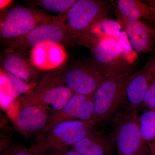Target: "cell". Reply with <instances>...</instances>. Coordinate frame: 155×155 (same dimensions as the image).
Wrapping results in <instances>:
<instances>
[{"label": "cell", "mask_w": 155, "mask_h": 155, "mask_svg": "<svg viewBox=\"0 0 155 155\" xmlns=\"http://www.w3.org/2000/svg\"><path fill=\"white\" fill-rule=\"evenodd\" d=\"M92 40L90 34H81L74 32L61 22L60 19L43 23L23 36L9 40L6 51L22 52L49 45H80L88 47Z\"/></svg>", "instance_id": "1"}, {"label": "cell", "mask_w": 155, "mask_h": 155, "mask_svg": "<svg viewBox=\"0 0 155 155\" xmlns=\"http://www.w3.org/2000/svg\"><path fill=\"white\" fill-rule=\"evenodd\" d=\"M96 122L68 121L59 122L35 136L31 146L34 155H59L95 130Z\"/></svg>", "instance_id": "2"}, {"label": "cell", "mask_w": 155, "mask_h": 155, "mask_svg": "<svg viewBox=\"0 0 155 155\" xmlns=\"http://www.w3.org/2000/svg\"><path fill=\"white\" fill-rule=\"evenodd\" d=\"M90 50L91 63L106 78L133 72L125 50L114 37L100 38Z\"/></svg>", "instance_id": "3"}, {"label": "cell", "mask_w": 155, "mask_h": 155, "mask_svg": "<svg viewBox=\"0 0 155 155\" xmlns=\"http://www.w3.org/2000/svg\"><path fill=\"white\" fill-rule=\"evenodd\" d=\"M132 72L107 78L93 95L94 120L96 123L107 121L126 102L127 81Z\"/></svg>", "instance_id": "4"}, {"label": "cell", "mask_w": 155, "mask_h": 155, "mask_svg": "<svg viewBox=\"0 0 155 155\" xmlns=\"http://www.w3.org/2000/svg\"><path fill=\"white\" fill-rule=\"evenodd\" d=\"M108 13L109 8L105 2L76 0L67 13L59 17L61 22L72 31L87 34L107 19Z\"/></svg>", "instance_id": "5"}, {"label": "cell", "mask_w": 155, "mask_h": 155, "mask_svg": "<svg viewBox=\"0 0 155 155\" xmlns=\"http://www.w3.org/2000/svg\"><path fill=\"white\" fill-rule=\"evenodd\" d=\"M139 119L137 110L128 109L117 119L113 137L119 155H151L140 133Z\"/></svg>", "instance_id": "6"}, {"label": "cell", "mask_w": 155, "mask_h": 155, "mask_svg": "<svg viewBox=\"0 0 155 155\" xmlns=\"http://www.w3.org/2000/svg\"><path fill=\"white\" fill-rule=\"evenodd\" d=\"M59 19L33 8L17 6L9 10L1 22V38L9 40L20 37L38 25Z\"/></svg>", "instance_id": "7"}, {"label": "cell", "mask_w": 155, "mask_h": 155, "mask_svg": "<svg viewBox=\"0 0 155 155\" xmlns=\"http://www.w3.org/2000/svg\"><path fill=\"white\" fill-rule=\"evenodd\" d=\"M54 79L57 86L64 85L74 93L90 95L107 78L91 62L75 64L62 74L54 73Z\"/></svg>", "instance_id": "8"}, {"label": "cell", "mask_w": 155, "mask_h": 155, "mask_svg": "<svg viewBox=\"0 0 155 155\" xmlns=\"http://www.w3.org/2000/svg\"><path fill=\"white\" fill-rule=\"evenodd\" d=\"M93 95L74 93L61 110L51 111L47 124L41 132L49 130L56 124L64 121L94 120Z\"/></svg>", "instance_id": "9"}, {"label": "cell", "mask_w": 155, "mask_h": 155, "mask_svg": "<svg viewBox=\"0 0 155 155\" xmlns=\"http://www.w3.org/2000/svg\"><path fill=\"white\" fill-rule=\"evenodd\" d=\"M51 109L47 106L32 105L17 110L13 118L16 129L29 138L41 132L47 124Z\"/></svg>", "instance_id": "10"}, {"label": "cell", "mask_w": 155, "mask_h": 155, "mask_svg": "<svg viewBox=\"0 0 155 155\" xmlns=\"http://www.w3.org/2000/svg\"><path fill=\"white\" fill-rule=\"evenodd\" d=\"M74 94L72 91L64 85L40 91L31 90L19 100L17 110L27 106L40 104L51 106V111H59L66 105Z\"/></svg>", "instance_id": "11"}, {"label": "cell", "mask_w": 155, "mask_h": 155, "mask_svg": "<svg viewBox=\"0 0 155 155\" xmlns=\"http://www.w3.org/2000/svg\"><path fill=\"white\" fill-rule=\"evenodd\" d=\"M155 75V56L148 60L144 67L133 73L127 81L126 88L127 109L137 110L141 105L152 80Z\"/></svg>", "instance_id": "12"}, {"label": "cell", "mask_w": 155, "mask_h": 155, "mask_svg": "<svg viewBox=\"0 0 155 155\" xmlns=\"http://www.w3.org/2000/svg\"><path fill=\"white\" fill-rule=\"evenodd\" d=\"M116 12L117 22L124 28L133 49L139 54L151 51L154 45L155 29L143 21L125 19Z\"/></svg>", "instance_id": "13"}, {"label": "cell", "mask_w": 155, "mask_h": 155, "mask_svg": "<svg viewBox=\"0 0 155 155\" xmlns=\"http://www.w3.org/2000/svg\"><path fill=\"white\" fill-rule=\"evenodd\" d=\"M2 70L27 83H35L39 72L22 52L5 51L2 61Z\"/></svg>", "instance_id": "14"}, {"label": "cell", "mask_w": 155, "mask_h": 155, "mask_svg": "<svg viewBox=\"0 0 155 155\" xmlns=\"http://www.w3.org/2000/svg\"><path fill=\"white\" fill-rule=\"evenodd\" d=\"M112 147L111 141L102 131L95 130L69 150L81 155H107Z\"/></svg>", "instance_id": "15"}, {"label": "cell", "mask_w": 155, "mask_h": 155, "mask_svg": "<svg viewBox=\"0 0 155 155\" xmlns=\"http://www.w3.org/2000/svg\"><path fill=\"white\" fill-rule=\"evenodd\" d=\"M117 11L125 19L141 21L144 19L155 23V10L147 4L138 0H118Z\"/></svg>", "instance_id": "16"}, {"label": "cell", "mask_w": 155, "mask_h": 155, "mask_svg": "<svg viewBox=\"0 0 155 155\" xmlns=\"http://www.w3.org/2000/svg\"><path fill=\"white\" fill-rule=\"evenodd\" d=\"M35 84L26 83L10 73L1 70V93L11 100L27 93L35 87Z\"/></svg>", "instance_id": "17"}, {"label": "cell", "mask_w": 155, "mask_h": 155, "mask_svg": "<svg viewBox=\"0 0 155 155\" xmlns=\"http://www.w3.org/2000/svg\"><path fill=\"white\" fill-rule=\"evenodd\" d=\"M139 126L142 137L147 144L155 142V109L144 111L139 116Z\"/></svg>", "instance_id": "18"}, {"label": "cell", "mask_w": 155, "mask_h": 155, "mask_svg": "<svg viewBox=\"0 0 155 155\" xmlns=\"http://www.w3.org/2000/svg\"><path fill=\"white\" fill-rule=\"evenodd\" d=\"M76 0H40L33 2L41 8L51 12L62 14L67 11L76 2Z\"/></svg>", "instance_id": "19"}, {"label": "cell", "mask_w": 155, "mask_h": 155, "mask_svg": "<svg viewBox=\"0 0 155 155\" xmlns=\"http://www.w3.org/2000/svg\"><path fill=\"white\" fill-rule=\"evenodd\" d=\"M0 155H34L31 149L21 145L10 143L1 145Z\"/></svg>", "instance_id": "20"}, {"label": "cell", "mask_w": 155, "mask_h": 155, "mask_svg": "<svg viewBox=\"0 0 155 155\" xmlns=\"http://www.w3.org/2000/svg\"><path fill=\"white\" fill-rule=\"evenodd\" d=\"M141 105L147 110L155 109V75L148 88Z\"/></svg>", "instance_id": "21"}, {"label": "cell", "mask_w": 155, "mask_h": 155, "mask_svg": "<svg viewBox=\"0 0 155 155\" xmlns=\"http://www.w3.org/2000/svg\"><path fill=\"white\" fill-rule=\"evenodd\" d=\"M59 155H81L78 153L75 152L71 150H68L66 151L65 152L62 153L61 154Z\"/></svg>", "instance_id": "22"}, {"label": "cell", "mask_w": 155, "mask_h": 155, "mask_svg": "<svg viewBox=\"0 0 155 155\" xmlns=\"http://www.w3.org/2000/svg\"><path fill=\"white\" fill-rule=\"evenodd\" d=\"M144 2L147 4L149 6L151 7L152 8L155 10V0H150V1H145Z\"/></svg>", "instance_id": "23"}, {"label": "cell", "mask_w": 155, "mask_h": 155, "mask_svg": "<svg viewBox=\"0 0 155 155\" xmlns=\"http://www.w3.org/2000/svg\"><path fill=\"white\" fill-rule=\"evenodd\" d=\"M1 8L2 9L4 7V6H5L8 5L9 3L8 1H3V0H1Z\"/></svg>", "instance_id": "24"}, {"label": "cell", "mask_w": 155, "mask_h": 155, "mask_svg": "<svg viewBox=\"0 0 155 155\" xmlns=\"http://www.w3.org/2000/svg\"><path fill=\"white\" fill-rule=\"evenodd\" d=\"M148 145L150 150L152 151L155 153V142L152 144H148Z\"/></svg>", "instance_id": "25"}, {"label": "cell", "mask_w": 155, "mask_h": 155, "mask_svg": "<svg viewBox=\"0 0 155 155\" xmlns=\"http://www.w3.org/2000/svg\"><path fill=\"white\" fill-rule=\"evenodd\" d=\"M150 151L151 155H155V153L153 152L152 151L150 150Z\"/></svg>", "instance_id": "26"}]
</instances>
